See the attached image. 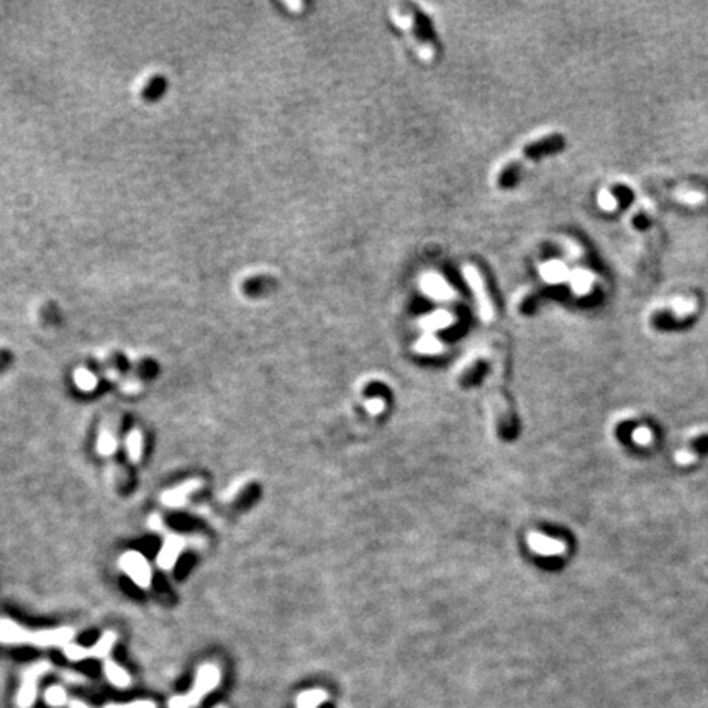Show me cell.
Listing matches in <instances>:
<instances>
[{
  "mask_svg": "<svg viewBox=\"0 0 708 708\" xmlns=\"http://www.w3.org/2000/svg\"><path fill=\"white\" fill-rule=\"evenodd\" d=\"M592 280H594V278L589 271L579 269L572 274L571 285L577 294H585V292H589L590 287H592Z\"/></svg>",
  "mask_w": 708,
  "mask_h": 708,
  "instance_id": "obj_15",
  "label": "cell"
},
{
  "mask_svg": "<svg viewBox=\"0 0 708 708\" xmlns=\"http://www.w3.org/2000/svg\"><path fill=\"white\" fill-rule=\"evenodd\" d=\"M683 202H688V203H695V202H700L702 200V196L700 193H693V192H688V193H683V196L681 197Z\"/></svg>",
  "mask_w": 708,
  "mask_h": 708,
  "instance_id": "obj_24",
  "label": "cell"
},
{
  "mask_svg": "<svg viewBox=\"0 0 708 708\" xmlns=\"http://www.w3.org/2000/svg\"><path fill=\"white\" fill-rule=\"evenodd\" d=\"M421 287L430 297H433L436 300H444L449 299L453 290H451L449 284L446 282L443 278H440L438 274H428L426 278L421 280Z\"/></svg>",
  "mask_w": 708,
  "mask_h": 708,
  "instance_id": "obj_11",
  "label": "cell"
},
{
  "mask_svg": "<svg viewBox=\"0 0 708 708\" xmlns=\"http://www.w3.org/2000/svg\"><path fill=\"white\" fill-rule=\"evenodd\" d=\"M220 679H222L220 669H218L215 664H202L197 671L193 687L186 693V695L172 697L171 700H169V708L197 707L208 692L215 690L218 683H220Z\"/></svg>",
  "mask_w": 708,
  "mask_h": 708,
  "instance_id": "obj_1",
  "label": "cell"
},
{
  "mask_svg": "<svg viewBox=\"0 0 708 708\" xmlns=\"http://www.w3.org/2000/svg\"><path fill=\"white\" fill-rule=\"evenodd\" d=\"M149 526H151L153 530H163V522H161V518L156 517V515L149 518Z\"/></svg>",
  "mask_w": 708,
  "mask_h": 708,
  "instance_id": "obj_25",
  "label": "cell"
},
{
  "mask_svg": "<svg viewBox=\"0 0 708 708\" xmlns=\"http://www.w3.org/2000/svg\"><path fill=\"white\" fill-rule=\"evenodd\" d=\"M599 205L604 208V210H607V212H612L617 208L618 205V202H617V198H615L612 193L607 192V191H602L599 193Z\"/></svg>",
  "mask_w": 708,
  "mask_h": 708,
  "instance_id": "obj_21",
  "label": "cell"
},
{
  "mask_svg": "<svg viewBox=\"0 0 708 708\" xmlns=\"http://www.w3.org/2000/svg\"><path fill=\"white\" fill-rule=\"evenodd\" d=\"M104 708H156V703L151 700H137L130 703H109Z\"/></svg>",
  "mask_w": 708,
  "mask_h": 708,
  "instance_id": "obj_20",
  "label": "cell"
},
{
  "mask_svg": "<svg viewBox=\"0 0 708 708\" xmlns=\"http://www.w3.org/2000/svg\"><path fill=\"white\" fill-rule=\"evenodd\" d=\"M541 274L547 282H561V280L566 279L567 275V268L559 261H552V263H546L545 266H541Z\"/></svg>",
  "mask_w": 708,
  "mask_h": 708,
  "instance_id": "obj_14",
  "label": "cell"
},
{
  "mask_svg": "<svg viewBox=\"0 0 708 708\" xmlns=\"http://www.w3.org/2000/svg\"><path fill=\"white\" fill-rule=\"evenodd\" d=\"M125 446H127V453L128 458L132 463H138L142 459L143 453V436L139 430H132L125 440Z\"/></svg>",
  "mask_w": 708,
  "mask_h": 708,
  "instance_id": "obj_13",
  "label": "cell"
},
{
  "mask_svg": "<svg viewBox=\"0 0 708 708\" xmlns=\"http://www.w3.org/2000/svg\"><path fill=\"white\" fill-rule=\"evenodd\" d=\"M74 382L76 386L84 392H92L97 387V384H99L95 374H92L89 369H84V367H79V369L74 372Z\"/></svg>",
  "mask_w": 708,
  "mask_h": 708,
  "instance_id": "obj_16",
  "label": "cell"
},
{
  "mask_svg": "<svg viewBox=\"0 0 708 708\" xmlns=\"http://www.w3.org/2000/svg\"><path fill=\"white\" fill-rule=\"evenodd\" d=\"M184 546H186V540H184L182 536L169 535L166 540H164L161 551H159V554H158V559H156L158 566L164 571L174 569V566H176V562L179 559V556H181Z\"/></svg>",
  "mask_w": 708,
  "mask_h": 708,
  "instance_id": "obj_8",
  "label": "cell"
},
{
  "mask_svg": "<svg viewBox=\"0 0 708 708\" xmlns=\"http://www.w3.org/2000/svg\"><path fill=\"white\" fill-rule=\"evenodd\" d=\"M392 18H394L397 25H399L402 30H404L405 33H409V35H414V32H415V17H414V12H410V8L409 7H404V6H397L392 8ZM411 43H414L415 48H416V51H418V56L421 57V60H425V61H430L431 57L435 56V48L430 45V43H426L423 38H420L418 36V33H415L414 36H411Z\"/></svg>",
  "mask_w": 708,
  "mask_h": 708,
  "instance_id": "obj_4",
  "label": "cell"
},
{
  "mask_svg": "<svg viewBox=\"0 0 708 708\" xmlns=\"http://www.w3.org/2000/svg\"><path fill=\"white\" fill-rule=\"evenodd\" d=\"M118 566L142 589H148L151 585V567H149L147 557L139 554L138 551L123 552L120 556Z\"/></svg>",
  "mask_w": 708,
  "mask_h": 708,
  "instance_id": "obj_5",
  "label": "cell"
},
{
  "mask_svg": "<svg viewBox=\"0 0 708 708\" xmlns=\"http://www.w3.org/2000/svg\"><path fill=\"white\" fill-rule=\"evenodd\" d=\"M30 629L20 627L12 620H0V643L4 644H28Z\"/></svg>",
  "mask_w": 708,
  "mask_h": 708,
  "instance_id": "obj_9",
  "label": "cell"
},
{
  "mask_svg": "<svg viewBox=\"0 0 708 708\" xmlns=\"http://www.w3.org/2000/svg\"><path fill=\"white\" fill-rule=\"evenodd\" d=\"M674 308H676V312L679 315H683V313H687V312H690V310L693 308V304L690 302V300H677V304L674 305Z\"/></svg>",
  "mask_w": 708,
  "mask_h": 708,
  "instance_id": "obj_23",
  "label": "cell"
},
{
  "mask_svg": "<svg viewBox=\"0 0 708 708\" xmlns=\"http://www.w3.org/2000/svg\"><path fill=\"white\" fill-rule=\"evenodd\" d=\"M104 672H105L107 679L110 681L111 686H115L118 688H125V687L130 686V676L127 674V671L120 667L116 662L110 661V659H107V661L104 662Z\"/></svg>",
  "mask_w": 708,
  "mask_h": 708,
  "instance_id": "obj_12",
  "label": "cell"
},
{
  "mask_svg": "<svg viewBox=\"0 0 708 708\" xmlns=\"http://www.w3.org/2000/svg\"><path fill=\"white\" fill-rule=\"evenodd\" d=\"M164 86L166 84H164L163 77H159V76L149 77V81L142 87V95L144 97V99H149V100L156 99V97L163 94Z\"/></svg>",
  "mask_w": 708,
  "mask_h": 708,
  "instance_id": "obj_19",
  "label": "cell"
},
{
  "mask_svg": "<svg viewBox=\"0 0 708 708\" xmlns=\"http://www.w3.org/2000/svg\"><path fill=\"white\" fill-rule=\"evenodd\" d=\"M51 666L48 662H36L30 667H25L22 672V683L17 693L18 708H32L38 695V681L43 674L50 671Z\"/></svg>",
  "mask_w": 708,
  "mask_h": 708,
  "instance_id": "obj_2",
  "label": "cell"
},
{
  "mask_svg": "<svg viewBox=\"0 0 708 708\" xmlns=\"http://www.w3.org/2000/svg\"><path fill=\"white\" fill-rule=\"evenodd\" d=\"M198 487H200V482L198 481H187V482L181 484V486L169 489V491L163 492L161 502L166 507H172V508L182 507L184 503L187 502V497L191 496L193 491H197Z\"/></svg>",
  "mask_w": 708,
  "mask_h": 708,
  "instance_id": "obj_10",
  "label": "cell"
},
{
  "mask_svg": "<svg viewBox=\"0 0 708 708\" xmlns=\"http://www.w3.org/2000/svg\"><path fill=\"white\" fill-rule=\"evenodd\" d=\"M116 641V634L114 632H107L100 636L99 641H97L92 648H84V646H77L74 643L66 644L62 648L66 658L69 661H84V659H105L109 656L111 648Z\"/></svg>",
  "mask_w": 708,
  "mask_h": 708,
  "instance_id": "obj_3",
  "label": "cell"
},
{
  "mask_svg": "<svg viewBox=\"0 0 708 708\" xmlns=\"http://www.w3.org/2000/svg\"><path fill=\"white\" fill-rule=\"evenodd\" d=\"M464 274H465V279H468V282L470 285V289H472L474 294H476V300L479 304V308H481L482 317L489 320L493 313V307H492V300H491V297H489L487 287H486V284H484L481 273H479L474 266H468V268L464 269Z\"/></svg>",
  "mask_w": 708,
  "mask_h": 708,
  "instance_id": "obj_7",
  "label": "cell"
},
{
  "mask_svg": "<svg viewBox=\"0 0 708 708\" xmlns=\"http://www.w3.org/2000/svg\"><path fill=\"white\" fill-rule=\"evenodd\" d=\"M426 323H428L430 327H444V325H448V313L440 312L431 315L430 318H426Z\"/></svg>",
  "mask_w": 708,
  "mask_h": 708,
  "instance_id": "obj_22",
  "label": "cell"
},
{
  "mask_svg": "<svg viewBox=\"0 0 708 708\" xmlns=\"http://www.w3.org/2000/svg\"><path fill=\"white\" fill-rule=\"evenodd\" d=\"M45 700H46L48 705H50V707H56V708L64 707L66 703H69V700H67L66 690L62 687H60V686H53L50 688H46Z\"/></svg>",
  "mask_w": 708,
  "mask_h": 708,
  "instance_id": "obj_18",
  "label": "cell"
},
{
  "mask_svg": "<svg viewBox=\"0 0 708 708\" xmlns=\"http://www.w3.org/2000/svg\"><path fill=\"white\" fill-rule=\"evenodd\" d=\"M97 451L102 456H110L116 451V438L110 430H102L97 438Z\"/></svg>",
  "mask_w": 708,
  "mask_h": 708,
  "instance_id": "obj_17",
  "label": "cell"
},
{
  "mask_svg": "<svg viewBox=\"0 0 708 708\" xmlns=\"http://www.w3.org/2000/svg\"><path fill=\"white\" fill-rule=\"evenodd\" d=\"M69 708H90L87 703L84 702H81V700H71L69 702Z\"/></svg>",
  "mask_w": 708,
  "mask_h": 708,
  "instance_id": "obj_26",
  "label": "cell"
},
{
  "mask_svg": "<svg viewBox=\"0 0 708 708\" xmlns=\"http://www.w3.org/2000/svg\"><path fill=\"white\" fill-rule=\"evenodd\" d=\"M74 638V629L72 628H55V629H41V632H30L28 636V644L38 648H53L62 646L71 643Z\"/></svg>",
  "mask_w": 708,
  "mask_h": 708,
  "instance_id": "obj_6",
  "label": "cell"
}]
</instances>
